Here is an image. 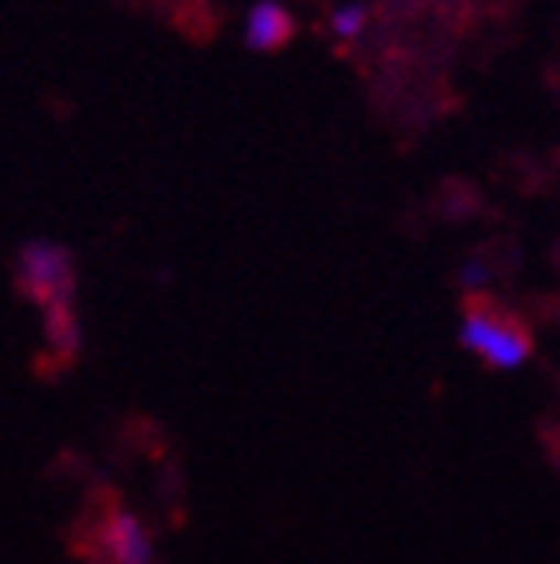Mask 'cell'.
<instances>
[{"instance_id":"6da1fadb","label":"cell","mask_w":560,"mask_h":564,"mask_svg":"<svg viewBox=\"0 0 560 564\" xmlns=\"http://www.w3.org/2000/svg\"><path fill=\"white\" fill-rule=\"evenodd\" d=\"M464 348H473L493 365V369H517L532 357V333L520 325L517 316H508L500 304L488 296H473L464 304Z\"/></svg>"},{"instance_id":"7a4b0ae2","label":"cell","mask_w":560,"mask_h":564,"mask_svg":"<svg viewBox=\"0 0 560 564\" xmlns=\"http://www.w3.org/2000/svg\"><path fill=\"white\" fill-rule=\"evenodd\" d=\"M17 284L41 308L73 304V261L61 245H29L17 264Z\"/></svg>"},{"instance_id":"3957f363","label":"cell","mask_w":560,"mask_h":564,"mask_svg":"<svg viewBox=\"0 0 560 564\" xmlns=\"http://www.w3.org/2000/svg\"><path fill=\"white\" fill-rule=\"evenodd\" d=\"M100 549H105L108 564H152L149 529L125 505L105 512V521H100Z\"/></svg>"},{"instance_id":"277c9868","label":"cell","mask_w":560,"mask_h":564,"mask_svg":"<svg viewBox=\"0 0 560 564\" xmlns=\"http://www.w3.org/2000/svg\"><path fill=\"white\" fill-rule=\"evenodd\" d=\"M297 36V21H292V12L277 0H260L257 9L248 12V24H245V41L248 48H257V53H280L284 44Z\"/></svg>"},{"instance_id":"5b68a950","label":"cell","mask_w":560,"mask_h":564,"mask_svg":"<svg viewBox=\"0 0 560 564\" xmlns=\"http://www.w3.org/2000/svg\"><path fill=\"white\" fill-rule=\"evenodd\" d=\"M365 17H368V12L360 9V4H348V9H341V12L333 17V29H336L341 36H356L360 29H365Z\"/></svg>"}]
</instances>
